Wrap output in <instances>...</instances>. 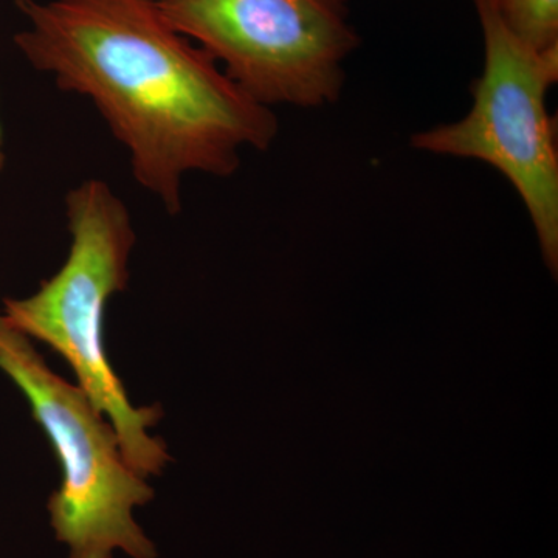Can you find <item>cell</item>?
Listing matches in <instances>:
<instances>
[{
    "label": "cell",
    "instance_id": "cell-1",
    "mask_svg": "<svg viewBox=\"0 0 558 558\" xmlns=\"http://www.w3.org/2000/svg\"><path fill=\"white\" fill-rule=\"evenodd\" d=\"M14 44L61 90L89 98L130 154L138 186L182 211L190 172L230 178L241 150H266L279 123L180 35L159 0H16Z\"/></svg>",
    "mask_w": 558,
    "mask_h": 558
},
{
    "label": "cell",
    "instance_id": "cell-2",
    "mask_svg": "<svg viewBox=\"0 0 558 558\" xmlns=\"http://www.w3.org/2000/svg\"><path fill=\"white\" fill-rule=\"evenodd\" d=\"M65 216L72 245L64 266L32 296L3 301V315L68 360L92 405L109 417L131 469L143 478L160 475L171 457L146 429L163 411L132 405L105 347L106 304L130 281V209L105 180L89 179L69 191Z\"/></svg>",
    "mask_w": 558,
    "mask_h": 558
},
{
    "label": "cell",
    "instance_id": "cell-3",
    "mask_svg": "<svg viewBox=\"0 0 558 558\" xmlns=\"http://www.w3.org/2000/svg\"><path fill=\"white\" fill-rule=\"evenodd\" d=\"M0 371L14 381L49 438L62 469L61 487L49 499L50 524L68 558H157L132 510L154 490L121 453L119 436L86 392L47 366L31 337L0 314Z\"/></svg>",
    "mask_w": 558,
    "mask_h": 558
},
{
    "label": "cell",
    "instance_id": "cell-4",
    "mask_svg": "<svg viewBox=\"0 0 558 558\" xmlns=\"http://www.w3.org/2000/svg\"><path fill=\"white\" fill-rule=\"evenodd\" d=\"M484 39V70L473 106L457 123L411 137L414 149L490 165L526 207L543 255L558 259L557 124L546 97L558 81V49L537 51L508 31L494 0H472Z\"/></svg>",
    "mask_w": 558,
    "mask_h": 558
},
{
    "label": "cell",
    "instance_id": "cell-5",
    "mask_svg": "<svg viewBox=\"0 0 558 558\" xmlns=\"http://www.w3.org/2000/svg\"><path fill=\"white\" fill-rule=\"evenodd\" d=\"M165 20L208 51L260 106L339 100L360 38L349 0H159Z\"/></svg>",
    "mask_w": 558,
    "mask_h": 558
},
{
    "label": "cell",
    "instance_id": "cell-6",
    "mask_svg": "<svg viewBox=\"0 0 558 558\" xmlns=\"http://www.w3.org/2000/svg\"><path fill=\"white\" fill-rule=\"evenodd\" d=\"M515 38L537 51L558 49V0H494Z\"/></svg>",
    "mask_w": 558,
    "mask_h": 558
},
{
    "label": "cell",
    "instance_id": "cell-7",
    "mask_svg": "<svg viewBox=\"0 0 558 558\" xmlns=\"http://www.w3.org/2000/svg\"><path fill=\"white\" fill-rule=\"evenodd\" d=\"M3 165H5V157L0 156V171H2Z\"/></svg>",
    "mask_w": 558,
    "mask_h": 558
},
{
    "label": "cell",
    "instance_id": "cell-8",
    "mask_svg": "<svg viewBox=\"0 0 558 558\" xmlns=\"http://www.w3.org/2000/svg\"><path fill=\"white\" fill-rule=\"evenodd\" d=\"M0 146H3L2 126H0Z\"/></svg>",
    "mask_w": 558,
    "mask_h": 558
}]
</instances>
